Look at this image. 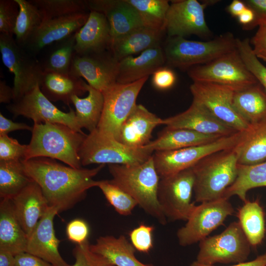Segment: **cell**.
<instances>
[{
	"label": "cell",
	"mask_w": 266,
	"mask_h": 266,
	"mask_svg": "<svg viewBox=\"0 0 266 266\" xmlns=\"http://www.w3.org/2000/svg\"><path fill=\"white\" fill-rule=\"evenodd\" d=\"M58 213L55 207H49L28 237L26 252L54 266H70L59 251L60 240L56 236L54 227V219Z\"/></svg>",
	"instance_id": "obj_20"
},
{
	"label": "cell",
	"mask_w": 266,
	"mask_h": 266,
	"mask_svg": "<svg viewBox=\"0 0 266 266\" xmlns=\"http://www.w3.org/2000/svg\"><path fill=\"white\" fill-rule=\"evenodd\" d=\"M137 10L145 27L164 32L170 4L166 0H127Z\"/></svg>",
	"instance_id": "obj_38"
},
{
	"label": "cell",
	"mask_w": 266,
	"mask_h": 266,
	"mask_svg": "<svg viewBox=\"0 0 266 266\" xmlns=\"http://www.w3.org/2000/svg\"><path fill=\"white\" fill-rule=\"evenodd\" d=\"M163 125L168 128L186 129L203 134L221 136L238 132L220 121L205 106L194 100L185 111L163 119Z\"/></svg>",
	"instance_id": "obj_21"
},
{
	"label": "cell",
	"mask_w": 266,
	"mask_h": 266,
	"mask_svg": "<svg viewBox=\"0 0 266 266\" xmlns=\"http://www.w3.org/2000/svg\"><path fill=\"white\" fill-rule=\"evenodd\" d=\"M86 3L90 11L101 13L106 17L110 27L111 43L144 27L137 10L127 0H86Z\"/></svg>",
	"instance_id": "obj_18"
},
{
	"label": "cell",
	"mask_w": 266,
	"mask_h": 266,
	"mask_svg": "<svg viewBox=\"0 0 266 266\" xmlns=\"http://www.w3.org/2000/svg\"><path fill=\"white\" fill-rule=\"evenodd\" d=\"M87 84L81 77L70 73L44 72L39 86L51 101H61L69 106L74 96H82L87 92Z\"/></svg>",
	"instance_id": "obj_26"
},
{
	"label": "cell",
	"mask_w": 266,
	"mask_h": 266,
	"mask_svg": "<svg viewBox=\"0 0 266 266\" xmlns=\"http://www.w3.org/2000/svg\"><path fill=\"white\" fill-rule=\"evenodd\" d=\"M19 7L15 0H0V33L13 34Z\"/></svg>",
	"instance_id": "obj_45"
},
{
	"label": "cell",
	"mask_w": 266,
	"mask_h": 266,
	"mask_svg": "<svg viewBox=\"0 0 266 266\" xmlns=\"http://www.w3.org/2000/svg\"><path fill=\"white\" fill-rule=\"evenodd\" d=\"M75 33L62 40L42 65L44 72L61 74L69 73L73 57L75 53Z\"/></svg>",
	"instance_id": "obj_40"
},
{
	"label": "cell",
	"mask_w": 266,
	"mask_h": 266,
	"mask_svg": "<svg viewBox=\"0 0 266 266\" xmlns=\"http://www.w3.org/2000/svg\"><path fill=\"white\" fill-rule=\"evenodd\" d=\"M14 98L13 88L9 86L5 81H0V102L9 104Z\"/></svg>",
	"instance_id": "obj_54"
},
{
	"label": "cell",
	"mask_w": 266,
	"mask_h": 266,
	"mask_svg": "<svg viewBox=\"0 0 266 266\" xmlns=\"http://www.w3.org/2000/svg\"><path fill=\"white\" fill-rule=\"evenodd\" d=\"M221 137L182 128L166 127L158 137L146 145L154 152L170 151L198 146L213 141Z\"/></svg>",
	"instance_id": "obj_30"
},
{
	"label": "cell",
	"mask_w": 266,
	"mask_h": 266,
	"mask_svg": "<svg viewBox=\"0 0 266 266\" xmlns=\"http://www.w3.org/2000/svg\"><path fill=\"white\" fill-rule=\"evenodd\" d=\"M15 0L19 6V12L13 35L17 43L24 47L43 22V17L39 10L30 0Z\"/></svg>",
	"instance_id": "obj_37"
},
{
	"label": "cell",
	"mask_w": 266,
	"mask_h": 266,
	"mask_svg": "<svg viewBox=\"0 0 266 266\" xmlns=\"http://www.w3.org/2000/svg\"><path fill=\"white\" fill-rule=\"evenodd\" d=\"M11 200L16 216L28 238L50 206L40 186L33 181Z\"/></svg>",
	"instance_id": "obj_22"
},
{
	"label": "cell",
	"mask_w": 266,
	"mask_h": 266,
	"mask_svg": "<svg viewBox=\"0 0 266 266\" xmlns=\"http://www.w3.org/2000/svg\"><path fill=\"white\" fill-rule=\"evenodd\" d=\"M259 187H266V161L253 165L238 164L236 178L227 189L223 198L229 199L236 195L244 202L247 192Z\"/></svg>",
	"instance_id": "obj_35"
},
{
	"label": "cell",
	"mask_w": 266,
	"mask_h": 266,
	"mask_svg": "<svg viewBox=\"0 0 266 266\" xmlns=\"http://www.w3.org/2000/svg\"><path fill=\"white\" fill-rule=\"evenodd\" d=\"M236 47L248 69L266 91V66L254 54L249 39L236 38Z\"/></svg>",
	"instance_id": "obj_42"
},
{
	"label": "cell",
	"mask_w": 266,
	"mask_h": 266,
	"mask_svg": "<svg viewBox=\"0 0 266 266\" xmlns=\"http://www.w3.org/2000/svg\"><path fill=\"white\" fill-rule=\"evenodd\" d=\"M28 145L21 144L8 135H0V161L24 160Z\"/></svg>",
	"instance_id": "obj_44"
},
{
	"label": "cell",
	"mask_w": 266,
	"mask_h": 266,
	"mask_svg": "<svg viewBox=\"0 0 266 266\" xmlns=\"http://www.w3.org/2000/svg\"><path fill=\"white\" fill-rule=\"evenodd\" d=\"M236 47V38L227 33L206 41L168 37L163 51L168 66L188 70L208 63Z\"/></svg>",
	"instance_id": "obj_5"
},
{
	"label": "cell",
	"mask_w": 266,
	"mask_h": 266,
	"mask_svg": "<svg viewBox=\"0 0 266 266\" xmlns=\"http://www.w3.org/2000/svg\"><path fill=\"white\" fill-rule=\"evenodd\" d=\"M28 236L15 214L9 199L0 202V250L8 251L14 256L26 252Z\"/></svg>",
	"instance_id": "obj_27"
},
{
	"label": "cell",
	"mask_w": 266,
	"mask_h": 266,
	"mask_svg": "<svg viewBox=\"0 0 266 266\" xmlns=\"http://www.w3.org/2000/svg\"><path fill=\"white\" fill-rule=\"evenodd\" d=\"M27 175L40 186L49 205L59 213L72 208L98 187L93 178L105 165L91 168H74L43 157L21 161Z\"/></svg>",
	"instance_id": "obj_1"
},
{
	"label": "cell",
	"mask_w": 266,
	"mask_h": 266,
	"mask_svg": "<svg viewBox=\"0 0 266 266\" xmlns=\"http://www.w3.org/2000/svg\"><path fill=\"white\" fill-rule=\"evenodd\" d=\"M88 96L81 98L74 96L72 103L75 108V115L81 129L84 128L89 133L97 128L100 121L104 103L102 93L87 84Z\"/></svg>",
	"instance_id": "obj_33"
},
{
	"label": "cell",
	"mask_w": 266,
	"mask_h": 266,
	"mask_svg": "<svg viewBox=\"0 0 266 266\" xmlns=\"http://www.w3.org/2000/svg\"><path fill=\"white\" fill-rule=\"evenodd\" d=\"M175 81L176 76L174 72L168 67H160L152 74V84L158 90L168 89L174 85Z\"/></svg>",
	"instance_id": "obj_48"
},
{
	"label": "cell",
	"mask_w": 266,
	"mask_h": 266,
	"mask_svg": "<svg viewBox=\"0 0 266 266\" xmlns=\"http://www.w3.org/2000/svg\"><path fill=\"white\" fill-rule=\"evenodd\" d=\"M243 2L254 11L255 15L253 23L245 29H252L261 23L266 22V0H245Z\"/></svg>",
	"instance_id": "obj_50"
},
{
	"label": "cell",
	"mask_w": 266,
	"mask_h": 266,
	"mask_svg": "<svg viewBox=\"0 0 266 266\" xmlns=\"http://www.w3.org/2000/svg\"><path fill=\"white\" fill-rule=\"evenodd\" d=\"M163 125V119L142 104H136L123 123L118 141L128 146L142 147L151 141L154 129Z\"/></svg>",
	"instance_id": "obj_23"
},
{
	"label": "cell",
	"mask_w": 266,
	"mask_h": 266,
	"mask_svg": "<svg viewBox=\"0 0 266 266\" xmlns=\"http://www.w3.org/2000/svg\"><path fill=\"white\" fill-rule=\"evenodd\" d=\"M255 34L250 40L254 54L266 62V22L261 23Z\"/></svg>",
	"instance_id": "obj_49"
},
{
	"label": "cell",
	"mask_w": 266,
	"mask_h": 266,
	"mask_svg": "<svg viewBox=\"0 0 266 266\" xmlns=\"http://www.w3.org/2000/svg\"><path fill=\"white\" fill-rule=\"evenodd\" d=\"M187 72L193 82L217 84L234 91L258 82L247 67L237 47L208 63L190 68Z\"/></svg>",
	"instance_id": "obj_7"
},
{
	"label": "cell",
	"mask_w": 266,
	"mask_h": 266,
	"mask_svg": "<svg viewBox=\"0 0 266 266\" xmlns=\"http://www.w3.org/2000/svg\"><path fill=\"white\" fill-rule=\"evenodd\" d=\"M233 104L239 115L249 124L266 119V91L259 82L234 91Z\"/></svg>",
	"instance_id": "obj_31"
},
{
	"label": "cell",
	"mask_w": 266,
	"mask_h": 266,
	"mask_svg": "<svg viewBox=\"0 0 266 266\" xmlns=\"http://www.w3.org/2000/svg\"><path fill=\"white\" fill-rule=\"evenodd\" d=\"M0 51L3 63L14 75L13 101L40 85L44 73L41 64L17 43L13 34L0 33Z\"/></svg>",
	"instance_id": "obj_8"
},
{
	"label": "cell",
	"mask_w": 266,
	"mask_h": 266,
	"mask_svg": "<svg viewBox=\"0 0 266 266\" xmlns=\"http://www.w3.org/2000/svg\"><path fill=\"white\" fill-rule=\"evenodd\" d=\"M32 181L21 161H0L1 199H11Z\"/></svg>",
	"instance_id": "obj_36"
},
{
	"label": "cell",
	"mask_w": 266,
	"mask_h": 266,
	"mask_svg": "<svg viewBox=\"0 0 266 266\" xmlns=\"http://www.w3.org/2000/svg\"><path fill=\"white\" fill-rule=\"evenodd\" d=\"M246 8L243 1L233 0L228 5L227 10L232 16L237 18Z\"/></svg>",
	"instance_id": "obj_55"
},
{
	"label": "cell",
	"mask_w": 266,
	"mask_h": 266,
	"mask_svg": "<svg viewBox=\"0 0 266 266\" xmlns=\"http://www.w3.org/2000/svg\"><path fill=\"white\" fill-rule=\"evenodd\" d=\"M116 82L129 84L153 74L166 62L160 45L144 51L138 56H129L118 61Z\"/></svg>",
	"instance_id": "obj_25"
},
{
	"label": "cell",
	"mask_w": 266,
	"mask_h": 266,
	"mask_svg": "<svg viewBox=\"0 0 266 266\" xmlns=\"http://www.w3.org/2000/svg\"><path fill=\"white\" fill-rule=\"evenodd\" d=\"M15 256L11 253L0 250V266H15Z\"/></svg>",
	"instance_id": "obj_57"
},
{
	"label": "cell",
	"mask_w": 266,
	"mask_h": 266,
	"mask_svg": "<svg viewBox=\"0 0 266 266\" xmlns=\"http://www.w3.org/2000/svg\"><path fill=\"white\" fill-rule=\"evenodd\" d=\"M235 146L210 154L191 167L196 202L201 203L223 198L227 189L235 181L238 164Z\"/></svg>",
	"instance_id": "obj_4"
},
{
	"label": "cell",
	"mask_w": 266,
	"mask_h": 266,
	"mask_svg": "<svg viewBox=\"0 0 266 266\" xmlns=\"http://www.w3.org/2000/svg\"><path fill=\"white\" fill-rule=\"evenodd\" d=\"M245 132L221 137L211 142L170 151H155L153 157L160 178L168 176L192 167L207 156L235 146Z\"/></svg>",
	"instance_id": "obj_10"
},
{
	"label": "cell",
	"mask_w": 266,
	"mask_h": 266,
	"mask_svg": "<svg viewBox=\"0 0 266 266\" xmlns=\"http://www.w3.org/2000/svg\"><path fill=\"white\" fill-rule=\"evenodd\" d=\"M118 62L105 51L81 55L74 53L69 73L84 78L90 86L102 93L117 83Z\"/></svg>",
	"instance_id": "obj_17"
},
{
	"label": "cell",
	"mask_w": 266,
	"mask_h": 266,
	"mask_svg": "<svg viewBox=\"0 0 266 266\" xmlns=\"http://www.w3.org/2000/svg\"><path fill=\"white\" fill-rule=\"evenodd\" d=\"M234 212L229 199L222 198L196 205L186 224L177 232L180 245L187 246L200 242Z\"/></svg>",
	"instance_id": "obj_13"
},
{
	"label": "cell",
	"mask_w": 266,
	"mask_h": 266,
	"mask_svg": "<svg viewBox=\"0 0 266 266\" xmlns=\"http://www.w3.org/2000/svg\"><path fill=\"white\" fill-rule=\"evenodd\" d=\"M24 160L43 157L81 168L79 153L87 135L59 123H34Z\"/></svg>",
	"instance_id": "obj_2"
},
{
	"label": "cell",
	"mask_w": 266,
	"mask_h": 266,
	"mask_svg": "<svg viewBox=\"0 0 266 266\" xmlns=\"http://www.w3.org/2000/svg\"><path fill=\"white\" fill-rule=\"evenodd\" d=\"M190 266H216L215 265H204L198 263L196 261H194ZM228 266H266V252L262 255L258 256L254 260L248 261L244 262L234 264L233 265Z\"/></svg>",
	"instance_id": "obj_53"
},
{
	"label": "cell",
	"mask_w": 266,
	"mask_h": 266,
	"mask_svg": "<svg viewBox=\"0 0 266 266\" xmlns=\"http://www.w3.org/2000/svg\"><path fill=\"white\" fill-rule=\"evenodd\" d=\"M235 148L239 165H253L266 161V119L250 124Z\"/></svg>",
	"instance_id": "obj_32"
},
{
	"label": "cell",
	"mask_w": 266,
	"mask_h": 266,
	"mask_svg": "<svg viewBox=\"0 0 266 266\" xmlns=\"http://www.w3.org/2000/svg\"><path fill=\"white\" fill-rule=\"evenodd\" d=\"M91 250L105 259L114 266H155L139 261L135 256L136 251L126 236H100L94 244H90Z\"/></svg>",
	"instance_id": "obj_28"
},
{
	"label": "cell",
	"mask_w": 266,
	"mask_h": 266,
	"mask_svg": "<svg viewBox=\"0 0 266 266\" xmlns=\"http://www.w3.org/2000/svg\"><path fill=\"white\" fill-rule=\"evenodd\" d=\"M33 127L23 123L14 122L5 117L0 113V135H8V133L15 131L28 130L32 131Z\"/></svg>",
	"instance_id": "obj_52"
},
{
	"label": "cell",
	"mask_w": 266,
	"mask_h": 266,
	"mask_svg": "<svg viewBox=\"0 0 266 266\" xmlns=\"http://www.w3.org/2000/svg\"><path fill=\"white\" fill-rule=\"evenodd\" d=\"M110 180L129 194L145 212L162 225L166 223L158 200L160 177L153 155L139 164L108 165Z\"/></svg>",
	"instance_id": "obj_3"
},
{
	"label": "cell",
	"mask_w": 266,
	"mask_h": 266,
	"mask_svg": "<svg viewBox=\"0 0 266 266\" xmlns=\"http://www.w3.org/2000/svg\"><path fill=\"white\" fill-rule=\"evenodd\" d=\"M236 216L251 246L263 241L266 233L265 214L259 201L246 200L237 211Z\"/></svg>",
	"instance_id": "obj_34"
},
{
	"label": "cell",
	"mask_w": 266,
	"mask_h": 266,
	"mask_svg": "<svg viewBox=\"0 0 266 266\" xmlns=\"http://www.w3.org/2000/svg\"><path fill=\"white\" fill-rule=\"evenodd\" d=\"M75 54L84 55L104 51L111 43L110 27L101 13L90 11L85 24L75 33Z\"/></svg>",
	"instance_id": "obj_24"
},
{
	"label": "cell",
	"mask_w": 266,
	"mask_h": 266,
	"mask_svg": "<svg viewBox=\"0 0 266 266\" xmlns=\"http://www.w3.org/2000/svg\"><path fill=\"white\" fill-rule=\"evenodd\" d=\"M213 1L200 3L197 0L172 1L168 9L165 31L168 37L194 34L207 38L211 34L204 16V9Z\"/></svg>",
	"instance_id": "obj_16"
},
{
	"label": "cell",
	"mask_w": 266,
	"mask_h": 266,
	"mask_svg": "<svg viewBox=\"0 0 266 266\" xmlns=\"http://www.w3.org/2000/svg\"><path fill=\"white\" fill-rule=\"evenodd\" d=\"M194 175L192 168L160 178L158 200L166 218L187 221L196 205L191 201Z\"/></svg>",
	"instance_id": "obj_12"
},
{
	"label": "cell",
	"mask_w": 266,
	"mask_h": 266,
	"mask_svg": "<svg viewBox=\"0 0 266 266\" xmlns=\"http://www.w3.org/2000/svg\"><path fill=\"white\" fill-rule=\"evenodd\" d=\"M15 266H54L42 259L24 252L15 256Z\"/></svg>",
	"instance_id": "obj_51"
},
{
	"label": "cell",
	"mask_w": 266,
	"mask_h": 266,
	"mask_svg": "<svg viewBox=\"0 0 266 266\" xmlns=\"http://www.w3.org/2000/svg\"><path fill=\"white\" fill-rule=\"evenodd\" d=\"M66 234L69 240L80 244L88 240L89 227L87 222L81 219L70 221L66 227Z\"/></svg>",
	"instance_id": "obj_47"
},
{
	"label": "cell",
	"mask_w": 266,
	"mask_h": 266,
	"mask_svg": "<svg viewBox=\"0 0 266 266\" xmlns=\"http://www.w3.org/2000/svg\"><path fill=\"white\" fill-rule=\"evenodd\" d=\"M250 247L239 223L233 222L221 233L199 242L196 261L208 266L244 262L249 257Z\"/></svg>",
	"instance_id": "obj_9"
},
{
	"label": "cell",
	"mask_w": 266,
	"mask_h": 266,
	"mask_svg": "<svg viewBox=\"0 0 266 266\" xmlns=\"http://www.w3.org/2000/svg\"><path fill=\"white\" fill-rule=\"evenodd\" d=\"M40 11L43 21L81 12L87 8L86 0H30Z\"/></svg>",
	"instance_id": "obj_39"
},
{
	"label": "cell",
	"mask_w": 266,
	"mask_h": 266,
	"mask_svg": "<svg viewBox=\"0 0 266 266\" xmlns=\"http://www.w3.org/2000/svg\"><path fill=\"white\" fill-rule=\"evenodd\" d=\"M72 255L75 262L70 266H114L102 256L93 252L88 240L76 244L72 250Z\"/></svg>",
	"instance_id": "obj_43"
},
{
	"label": "cell",
	"mask_w": 266,
	"mask_h": 266,
	"mask_svg": "<svg viewBox=\"0 0 266 266\" xmlns=\"http://www.w3.org/2000/svg\"><path fill=\"white\" fill-rule=\"evenodd\" d=\"M255 18L254 11L247 6V8L237 18L239 23L243 26V28L245 29L253 23Z\"/></svg>",
	"instance_id": "obj_56"
},
{
	"label": "cell",
	"mask_w": 266,
	"mask_h": 266,
	"mask_svg": "<svg viewBox=\"0 0 266 266\" xmlns=\"http://www.w3.org/2000/svg\"><path fill=\"white\" fill-rule=\"evenodd\" d=\"M193 100L205 106L220 121L237 132L248 130V123L237 112L233 104L234 91L221 85L193 82L190 87Z\"/></svg>",
	"instance_id": "obj_15"
},
{
	"label": "cell",
	"mask_w": 266,
	"mask_h": 266,
	"mask_svg": "<svg viewBox=\"0 0 266 266\" xmlns=\"http://www.w3.org/2000/svg\"><path fill=\"white\" fill-rule=\"evenodd\" d=\"M7 109L16 118L22 116L33 120L34 123H59L74 131L83 133L70 108L65 112L55 106L42 93L39 84L19 100L6 106Z\"/></svg>",
	"instance_id": "obj_14"
},
{
	"label": "cell",
	"mask_w": 266,
	"mask_h": 266,
	"mask_svg": "<svg viewBox=\"0 0 266 266\" xmlns=\"http://www.w3.org/2000/svg\"><path fill=\"white\" fill-rule=\"evenodd\" d=\"M89 14L81 12L43 21L24 48L35 56L46 46L75 33L85 24Z\"/></svg>",
	"instance_id": "obj_19"
},
{
	"label": "cell",
	"mask_w": 266,
	"mask_h": 266,
	"mask_svg": "<svg viewBox=\"0 0 266 266\" xmlns=\"http://www.w3.org/2000/svg\"><path fill=\"white\" fill-rule=\"evenodd\" d=\"M149 76L129 84L116 83L102 92L104 103L97 129L118 140L120 128L136 105L137 96Z\"/></svg>",
	"instance_id": "obj_11"
},
{
	"label": "cell",
	"mask_w": 266,
	"mask_h": 266,
	"mask_svg": "<svg viewBox=\"0 0 266 266\" xmlns=\"http://www.w3.org/2000/svg\"><path fill=\"white\" fill-rule=\"evenodd\" d=\"M163 33L143 27L114 40L109 49L114 58L119 61L160 45Z\"/></svg>",
	"instance_id": "obj_29"
},
{
	"label": "cell",
	"mask_w": 266,
	"mask_h": 266,
	"mask_svg": "<svg viewBox=\"0 0 266 266\" xmlns=\"http://www.w3.org/2000/svg\"><path fill=\"white\" fill-rule=\"evenodd\" d=\"M154 152L146 145L139 148L128 146L96 129L86 135L79 155L83 166L93 164L131 165L146 161Z\"/></svg>",
	"instance_id": "obj_6"
},
{
	"label": "cell",
	"mask_w": 266,
	"mask_h": 266,
	"mask_svg": "<svg viewBox=\"0 0 266 266\" xmlns=\"http://www.w3.org/2000/svg\"><path fill=\"white\" fill-rule=\"evenodd\" d=\"M109 204L122 216L132 213L137 202L129 194L110 180H100L98 186Z\"/></svg>",
	"instance_id": "obj_41"
},
{
	"label": "cell",
	"mask_w": 266,
	"mask_h": 266,
	"mask_svg": "<svg viewBox=\"0 0 266 266\" xmlns=\"http://www.w3.org/2000/svg\"><path fill=\"white\" fill-rule=\"evenodd\" d=\"M154 229L152 226L141 224L130 232L131 243L136 251L148 253L153 248Z\"/></svg>",
	"instance_id": "obj_46"
}]
</instances>
